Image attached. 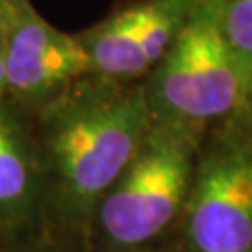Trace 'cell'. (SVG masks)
Instances as JSON below:
<instances>
[{"instance_id":"4","label":"cell","mask_w":252,"mask_h":252,"mask_svg":"<svg viewBox=\"0 0 252 252\" xmlns=\"http://www.w3.org/2000/svg\"><path fill=\"white\" fill-rule=\"evenodd\" d=\"M178 228L185 252H252V118L211 126Z\"/></svg>"},{"instance_id":"8","label":"cell","mask_w":252,"mask_h":252,"mask_svg":"<svg viewBox=\"0 0 252 252\" xmlns=\"http://www.w3.org/2000/svg\"><path fill=\"white\" fill-rule=\"evenodd\" d=\"M219 15L247 86L252 69V0H219Z\"/></svg>"},{"instance_id":"11","label":"cell","mask_w":252,"mask_h":252,"mask_svg":"<svg viewBox=\"0 0 252 252\" xmlns=\"http://www.w3.org/2000/svg\"><path fill=\"white\" fill-rule=\"evenodd\" d=\"M6 92V75H4V36H2V25H0V99Z\"/></svg>"},{"instance_id":"14","label":"cell","mask_w":252,"mask_h":252,"mask_svg":"<svg viewBox=\"0 0 252 252\" xmlns=\"http://www.w3.org/2000/svg\"><path fill=\"white\" fill-rule=\"evenodd\" d=\"M0 237H2V235H0Z\"/></svg>"},{"instance_id":"1","label":"cell","mask_w":252,"mask_h":252,"mask_svg":"<svg viewBox=\"0 0 252 252\" xmlns=\"http://www.w3.org/2000/svg\"><path fill=\"white\" fill-rule=\"evenodd\" d=\"M150 126L142 81L120 82L90 73L45 103V202L62 234L90 235L101 198L131 161Z\"/></svg>"},{"instance_id":"3","label":"cell","mask_w":252,"mask_h":252,"mask_svg":"<svg viewBox=\"0 0 252 252\" xmlns=\"http://www.w3.org/2000/svg\"><path fill=\"white\" fill-rule=\"evenodd\" d=\"M155 122L207 131L245 107V79L220 27L219 0H198L144 81Z\"/></svg>"},{"instance_id":"7","label":"cell","mask_w":252,"mask_h":252,"mask_svg":"<svg viewBox=\"0 0 252 252\" xmlns=\"http://www.w3.org/2000/svg\"><path fill=\"white\" fill-rule=\"evenodd\" d=\"M41 207L36 157L15 116L0 105V235L34 222Z\"/></svg>"},{"instance_id":"9","label":"cell","mask_w":252,"mask_h":252,"mask_svg":"<svg viewBox=\"0 0 252 252\" xmlns=\"http://www.w3.org/2000/svg\"><path fill=\"white\" fill-rule=\"evenodd\" d=\"M133 252H185L183 245L178 241V243H166V241H161V243H155L152 247H146V249H138V251Z\"/></svg>"},{"instance_id":"10","label":"cell","mask_w":252,"mask_h":252,"mask_svg":"<svg viewBox=\"0 0 252 252\" xmlns=\"http://www.w3.org/2000/svg\"><path fill=\"white\" fill-rule=\"evenodd\" d=\"M77 239H84V237H73L71 243H58L54 247H45V249H39L36 252H88L86 249H82L79 245L75 243Z\"/></svg>"},{"instance_id":"5","label":"cell","mask_w":252,"mask_h":252,"mask_svg":"<svg viewBox=\"0 0 252 252\" xmlns=\"http://www.w3.org/2000/svg\"><path fill=\"white\" fill-rule=\"evenodd\" d=\"M198 0H133L77 34L92 71L120 82H140L159 63Z\"/></svg>"},{"instance_id":"2","label":"cell","mask_w":252,"mask_h":252,"mask_svg":"<svg viewBox=\"0 0 252 252\" xmlns=\"http://www.w3.org/2000/svg\"><path fill=\"white\" fill-rule=\"evenodd\" d=\"M204 129L155 122L94 213L105 252H133L178 228L196 174Z\"/></svg>"},{"instance_id":"13","label":"cell","mask_w":252,"mask_h":252,"mask_svg":"<svg viewBox=\"0 0 252 252\" xmlns=\"http://www.w3.org/2000/svg\"><path fill=\"white\" fill-rule=\"evenodd\" d=\"M245 107L252 118V69L249 73V79H247V86H245Z\"/></svg>"},{"instance_id":"12","label":"cell","mask_w":252,"mask_h":252,"mask_svg":"<svg viewBox=\"0 0 252 252\" xmlns=\"http://www.w3.org/2000/svg\"><path fill=\"white\" fill-rule=\"evenodd\" d=\"M21 0H0V25L6 21V17H8L9 13L15 9V6H17Z\"/></svg>"},{"instance_id":"6","label":"cell","mask_w":252,"mask_h":252,"mask_svg":"<svg viewBox=\"0 0 252 252\" xmlns=\"http://www.w3.org/2000/svg\"><path fill=\"white\" fill-rule=\"evenodd\" d=\"M2 36L6 92L27 103H49L94 73L77 34L49 25L27 0H21L2 23Z\"/></svg>"}]
</instances>
